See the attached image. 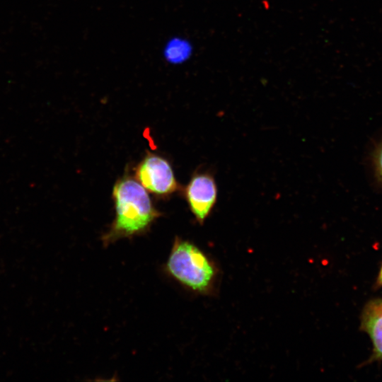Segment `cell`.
<instances>
[{
  "label": "cell",
  "instance_id": "2",
  "mask_svg": "<svg viewBox=\"0 0 382 382\" xmlns=\"http://www.w3.org/2000/svg\"><path fill=\"white\" fill-rule=\"evenodd\" d=\"M163 269L181 286L202 294L210 291L216 274L213 264L203 251L178 236L174 239Z\"/></svg>",
  "mask_w": 382,
  "mask_h": 382
},
{
  "label": "cell",
  "instance_id": "3",
  "mask_svg": "<svg viewBox=\"0 0 382 382\" xmlns=\"http://www.w3.org/2000/svg\"><path fill=\"white\" fill-rule=\"evenodd\" d=\"M135 178L145 189L156 195H169L178 187L168 161L150 152L136 167Z\"/></svg>",
  "mask_w": 382,
  "mask_h": 382
},
{
  "label": "cell",
  "instance_id": "4",
  "mask_svg": "<svg viewBox=\"0 0 382 382\" xmlns=\"http://www.w3.org/2000/svg\"><path fill=\"white\" fill-rule=\"evenodd\" d=\"M184 195L191 212L202 224L217 201L218 188L214 175L208 171L194 173L184 189Z\"/></svg>",
  "mask_w": 382,
  "mask_h": 382
},
{
  "label": "cell",
  "instance_id": "7",
  "mask_svg": "<svg viewBox=\"0 0 382 382\" xmlns=\"http://www.w3.org/2000/svg\"><path fill=\"white\" fill-rule=\"evenodd\" d=\"M378 282L381 284H382V267L380 270L379 277H378Z\"/></svg>",
  "mask_w": 382,
  "mask_h": 382
},
{
  "label": "cell",
  "instance_id": "6",
  "mask_svg": "<svg viewBox=\"0 0 382 382\" xmlns=\"http://www.w3.org/2000/svg\"><path fill=\"white\" fill-rule=\"evenodd\" d=\"M376 163L380 175L382 176V146L381 147L377 155Z\"/></svg>",
  "mask_w": 382,
  "mask_h": 382
},
{
  "label": "cell",
  "instance_id": "5",
  "mask_svg": "<svg viewBox=\"0 0 382 382\" xmlns=\"http://www.w3.org/2000/svg\"><path fill=\"white\" fill-rule=\"evenodd\" d=\"M362 328L369 335L375 355L382 359V299L370 301L362 315Z\"/></svg>",
  "mask_w": 382,
  "mask_h": 382
},
{
  "label": "cell",
  "instance_id": "1",
  "mask_svg": "<svg viewBox=\"0 0 382 382\" xmlns=\"http://www.w3.org/2000/svg\"><path fill=\"white\" fill-rule=\"evenodd\" d=\"M115 216L102 238L103 246L119 239L146 233L161 215L154 206L146 189L134 178L125 175L112 190Z\"/></svg>",
  "mask_w": 382,
  "mask_h": 382
}]
</instances>
